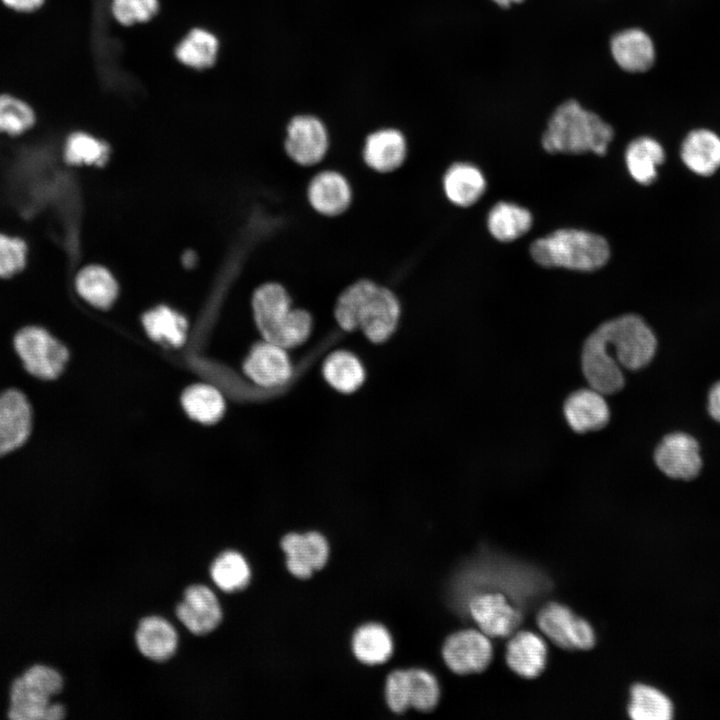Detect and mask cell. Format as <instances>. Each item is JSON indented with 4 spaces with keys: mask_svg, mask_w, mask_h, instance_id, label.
Instances as JSON below:
<instances>
[{
    "mask_svg": "<svg viewBox=\"0 0 720 720\" xmlns=\"http://www.w3.org/2000/svg\"><path fill=\"white\" fill-rule=\"evenodd\" d=\"M376 281L359 278L345 286L337 295L333 306V319L345 332L358 331V315L362 303L373 290Z\"/></svg>",
    "mask_w": 720,
    "mask_h": 720,
    "instance_id": "cell-32",
    "label": "cell"
},
{
    "mask_svg": "<svg viewBox=\"0 0 720 720\" xmlns=\"http://www.w3.org/2000/svg\"><path fill=\"white\" fill-rule=\"evenodd\" d=\"M13 343L26 371L39 379H56L69 359L66 346L42 327L22 328Z\"/></svg>",
    "mask_w": 720,
    "mask_h": 720,
    "instance_id": "cell-6",
    "label": "cell"
},
{
    "mask_svg": "<svg viewBox=\"0 0 720 720\" xmlns=\"http://www.w3.org/2000/svg\"><path fill=\"white\" fill-rule=\"evenodd\" d=\"M605 395L595 389L583 388L572 392L563 404V414L570 428L577 433L598 431L610 419Z\"/></svg>",
    "mask_w": 720,
    "mask_h": 720,
    "instance_id": "cell-20",
    "label": "cell"
},
{
    "mask_svg": "<svg viewBox=\"0 0 720 720\" xmlns=\"http://www.w3.org/2000/svg\"><path fill=\"white\" fill-rule=\"evenodd\" d=\"M531 225V213L524 207L510 202H498L487 216L489 232L495 239L503 242L521 237Z\"/></svg>",
    "mask_w": 720,
    "mask_h": 720,
    "instance_id": "cell-30",
    "label": "cell"
},
{
    "mask_svg": "<svg viewBox=\"0 0 720 720\" xmlns=\"http://www.w3.org/2000/svg\"><path fill=\"white\" fill-rule=\"evenodd\" d=\"M614 136L613 128L577 101L560 104L548 121L542 146L549 153L604 155Z\"/></svg>",
    "mask_w": 720,
    "mask_h": 720,
    "instance_id": "cell-2",
    "label": "cell"
},
{
    "mask_svg": "<svg viewBox=\"0 0 720 720\" xmlns=\"http://www.w3.org/2000/svg\"><path fill=\"white\" fill-rule=\"evenodd\" d=\"M331 146L326 122L312 113L293 115L285 125L283 149L287 157L303 168L317 169Z\"/></svg>",
    "mask_w": 720,
    "mask_h": 720,
    "instance_id": "cell-5",
    "label": "cell"
},
{
    "mask_svg": "<svg viewBox=\"0 0 720 720\" xmlns=\"http://www.w3.org/2000/svg\"><path fill=\"white\" fill-rule=\"evenodd\" d=\"M176 615L191 633L204 635L220 624L223 613L215 593L205 585L195 584L185 590Z\"/></svg>",
    "mask_w": 720,
    "mask_h": 720,
    "instance_id": "cell-17",
    "label": "cell"
},
{
    "mask_svg": "<svg viewBox=\"0 0 720 720\" xmlns=\"http://www.w3.org/2000/svg\"><path fill=\"white\" fill-rule=\"evenodd\" d=\"M32 430V409L17 389L0 393V456L21 447Z\"/></svg>",
    "mask_w": 720,
    "mask_h": 720,
    "instance_id": "cell-16",
    "label": "cell"
},
{
    "mask_svg": "<svg viewBox=\"0 0 720 720\" xmlns=\"http://www.w3.org/2000/svg\"><path fill=\"white\" fill-rule=\"evenodd\" d=\"M546 660L545 641L534 632L520 631L507 644L506 662L521 677H537L544 670Z\"/></svg>",
    "mask_w": 720,
    "mask_h": 720,
    "instance_id": "cell-22",
    "label": "cell"
},
{
    "mask_svg": "<svg viewBox=\"0 0 720 720\" xmlns=\"http://www.w3.org/2000/svg\"><path fill=\"white\" fill-rule=\"evenodd\" d=\"M471 617L488 637H506L517 628L521 615L500 592H482L469 601Z\"/></svg>",
    "mask_w": 720,
    "mask_h": 720,
    "instance_id": "cell-15",
    "label": "cell"
},
{
    "mask_svg": "<svg viewBox=\"0 0 720 720\" xmlns=\"http://www.w3.org/2000/svg\"><path fill=\"white\" fill-rule=\"evenodd\" d=\"M50 696L28 684L22 677L11 688L9 717L14 720H59L65 716L61 704H51Z\"/></svg>",
    "mask_w": 720,
    "mask_h": 720,
    "instance_id": "cell-21",
    "label": "cell"
},
{
    "mask_svg": "<svg viewBox=\"0 0 720 720\" xmlns=\"http://www.w3.org/2000/svg\"><path fill=\"white\" fill-rule=\"evenodd\" d=\"M409 143L403 130L395 126H381L364 138L361 157L368 169L388 175L398 171L406 162Z\"/></svg>",
    "mask_w": 720,
    "mask_h": 720,
    "instance_id": "cell-9",
    "label": "cell"
},
{
    "mask_svg": "<svg viewBox=\"0 0 720 720\" xmlns=\"http://www.w3.org/2000/svg\"><path fill=\"white\" fill-rule=\"evenodd\" d=\"M255 324L263 340L285 349L304 344L314 328L313 314L296 305L287 287L268 280L254 291L251 300Z\"/></svg>",
    "mask_w": 720,
    "mask_h": 720,
    "instance_id": "cell-1",
    "label": "cell"
},
{
    "mask_svg": "<svg viewBox=\"0 0 720 720\" xmlns=\"http://www.w3.org/2000/svg\"><path fill=\"white\" fill-rule=\"evenodd\" d=\"M681 158L692 172L713 174L720 167V137L708 129L691 131L682 143Z\"/></svg>",
    "mask_w": 720,
    "mask_h": 720,
    "instance_id": "cell-25",
    "label": "cell"
},
{
    "mask_svg": "<svg viewBox=\"0 0 720 720\" xmlns=\"http://www.w3.org/2000/svg\"><path fill=\"white\" fill-rule=\"evenodd\" d=\"M79 295L91 305L108 308L117 297L118 286L108 270L91 265L83 268L76 277Z\"/></svg>",
    "mask_w": 720,
    "mask_h": 720,
    "instance_id": "cell-33",
    "label": "cell"
},
{
    "mask_svg": "<svg viewBox=\"0 0 720 720\" xmlns=\"http://www.w3.org/2000/svg\"><path fill=\"white\" fill-rule=\"evenodd\" d=\"M596 329L622 368H644L656 353L657 339L654 332L636 314H625L608 320Z\"/></svg>",
    "mask_w": 720,
    "mask_h": 720,
    "instance_id": "cell-4",
    "label": "cell"
},
{
    "mask_svg": "<svg viewBox=\"0 0 720 720\" xmlns=\"http://www.w3.org/2000/svg\"><path fill=\"white\" fill-rule=\"evenodd\" d=\"M385 697L389 708L396 713L404 712L410 707L407 670H397L389 674L386 680Z\"/></svg>",
    "mask_w": 720,
    "mask_h": 720,
    "instance_id": "cell-42",
    "label": "cell"
},
{
    "mask_svg": "<svg viewBox=\"0 0 720 720\" xmlns=\"http://www.w3.org/2000/svg\"><path fill=\"white\" fill-rule=\"evenodd\" d=\"M210 575L220 590L230 593L242 590L248 585L251 571L242 554L227 550L213 561Z\"/></svg>",
    "mask_w": 720,
    "mask_h": 720,
    "instance_id": "cell-35",
    "label": "cell"
},
{
    "mask_svg": "<svg viewBox=\"0 0 720 720\" xmlns=\"http://www.w3.org/2000/svg\"><path fill=\"white\" fill-rule=\"evenodd\" d=\"M581 368L589 387L604 395L614 394L624 386L622 367L611 354L597 329L583 344Z\"/></svg>",
    "mask_w": 720,
    "mask_h": 720,
    "instance_id": "cell-11",
    "label": "cell"
},
{
    "mask_svg": "<svg viewBox=\"0 0 720 720\" xmlns=\"http://www.w3.org/2000/svg\"><path fill=\"white\" fill-rule=\"evenodd\" d=\"M627 713L633 720H673L674 704L659 687L637 682L630 688Z\"/></svg>",
    "mask_w": 720,
    "mask_h": 720,
    "instance_id": "cell-27",
    "label": "cell"
},
{
    "mask_svg": "<svg viewBox=\"0 0 720 720\" xmlns=\"http://www.w3.org/2000/svg\"><path fill=\"white\" fill-rule=\"evenodd\" d=\"M306 199L315 213L327 218L339 217L353 203V186L340 170L318 167L307 183Z\"/></svg>",
    "mask_w": 720,
    "mask_h": 720,
    "instance_id": "cell-8",
    "label": "cell"
},
{
    "mask_svg": "<svg viewBox=\"0 0 720 720\" xmlns=\"http://www.w3.org/2000/svg\"><path fill=\"white\" fill-rule=\"evenodd\" d=\"M501 7H508L511 3H520L523 0H492Z\"/></svg>",
    "mask_w": 720,
    "mask_h": 720,
    "instance_id": "cell-46",
    "label": "cell"
},
{
    "mask_svg": "<svg viewBox=\"0 0 720 720\" xmlns=\"http://www.w3.org/2000/svg\"><path fill=\"white\" fill-rule=\"evenodd\" d=\"M142 323L147 335L154 341L181 347L187 337L188 323L183 315L168 306H157L143 315Z\"/></svg>",
    "mask_w": 720,
    "mask_h": 720,
    "instance_id": "cell-28",
    "label": "cell"
},
{
    "mask_svg": "<svg viewBox=\"0 0 720 720\" xmlns=\"http://www.w3.org/2000/svg\"><path fill=\"white\" fill-rule=\"evenodd\" d=\"M486 185L482 171L468 161L451 162L441 177L444 197L449 204L460 209L477 203L484 194Z\"/></svg>",
    "mask_w": 720,
    "mask_h": 720,
    "instance_id": "cell-19",
    "label": "cell"
},
{
    "mask_svg": "<svg viewBox=\"0 0 720 720\" xmlns=\"http://www.w3.org/2000/svg\"><path fill=\"white\" fill-rule=\"evenodd\" d=\"M281 548L287 557L288 571L301 579L309 578L314 570L322 568L328 560V543L317 532L289 533L281 540Z\"/></svg>",
    "mask_w": 720,
    "mask_h": 720,
    "instance_id": "cell-18",
    "label": "cell"
},
{
    "mask_svg": "<svg viewBox=\"0 0 720 720\" xmlns=\"http://www.w3.org/2000/svg\"><path fill=\"white\" fill-rule=\"evenodd\" d=\"M35 121V113L28 103L10 94H0V133L21 135Z\"/></svg>",
    "mask_w": 720,
    "mask_h": 720,
    "instance_id": "cell-37",
    "label": "cell"
},
{
    "mask_svg": "<svg viewBox=\"0 0 720 720\" xmlns=\"http://www.w3.org/2000/svg\"><path fill=\"white\" fill-rule=\"evenodd\" d=\"M135 639L141 654L157 662L172 657L178 646V635L174 626L160 616L143 618L139 622Z\"/></svg>",
    "mask_w": 720,
    "mask_h": 720,
    "instance_id": "cell-24",
    "label": "cell"
},
{
    "mask_svg": "<svg viewBox=\"0 0 720 720\" xmlns=\"http://www.w3.org/2000/svg\"><path fill=\"white\" fill-rule=\"evenodd\" d=\"M530 254L543 267L594 271L606 264L610 249L598 234L567 228L536 239L530 246Z\"/></svg>",
    "mask_w": 720,
    "mask_h": 720,
    "instance_id": "cell-3",
    "label": "cell"
},
{
    "mask_svg": "<svg viewBox=\"0 0 720 720\" xmlns=\"http://www.w3.org/2000/svg\"><path fill=\"white\" fill-rule=\"evenodd\" d=\"M610 48L616 63L628 72L646 71L655 61L654 44L640 29L631 28L615 34Z\"/></svg>",
    "mask_w": 720,
    "mask_h": 720,
    "instance_id": "cell-23",
    "label": "cell"
},
{
    "mask_svg": "<svg viewBox=\"0 0 720 720\" xmlns=\"http://www.w3.org/2000/svg\"><path fill=\"white\" fill-rule=\"evenodd\" d=\"M158 10L157 0H113L115 18L124 25L149 20Z\"/></svg>",
    "mask_w": 720,
    "mask_h": 720,
    "instance_id": "cell-41",
    "label": "cell"
},
{
    "mask_svg": "<svg viewBox=\"0 0 720 720\" xmlns=\"http://www.w3.org/2000/svg\"><path fill=\"white\" fill-rule=\"evenodd\" d=\"M538 627L554 644L565 649H589L595 643L590 624L564 605L549 603L537 616Z\"/></svg>",
    "mask_w": 720,
    "mask_h": 720,
    "instance_id": "cell-10",
    "label": "cell"
},
{
    "mask_svg": "<svg viewBox=\"0 0 720 720\" xmlns=\"http://www.w3.org/2000/svg\"><path fill=\"white\" fill-rule=\"evenodd\" d=\"M654 460L664 475L676 480H692L702 467L697 440L684 432L666 435L655 449Z\"/></svg>",
    "mask_w": 720,
    "mask_h": 720,
    "instance_id": "cell-12",
    "label": "cell"
},
{
    "mask_svg": "<svg viewBox=\"0 0 720 720\" xmlns=\"http://www.w3.org/2000/svg\"><path fill=\"white\" fill-rule=\"evenodd\" d=\"M27 246L17 237L0 233V277L9 278L26 264Z\"/></svg>",
    "mask_w": 720,
    "mask_h": 720,
    "instance_id": "cell-40",
    "label": "cell"
},
{
    "mask_svg": "<svg viewBox=\"0 0 720 720\" xmlns=\"http://www.w3.org/2000/svg\"><path fill=\"white\" fill-rule=\"evenodd\" d=\"M403 305L398 294L377 282L361 305L358 331L372 343L390 339L400 326Z\"/></svg>",
    "mask_w": 720,
    "mask_h": 720,
    "instance_id": "cell-7",
    "label": "cell"
},
{
    "mask_svg": "<svg viewBox=\"0 0 720 720\" xmlns=\"http://www.w3.org/2000/svg\"><path fill=\"white\" fill-rule=\"evenodd\" d=\"M243 371L255 384L275 388L286 384L293 375V365L287 349L263 340L248 353Z\"/></svg>",
    "mask_w": 720,
    "mask_h": 720,
    "instance_id": "cell-14",
    "label": "cell"
},
{
    "mask_svg": "<svg viewBox=\"0 0 720 720\" xmlns=\"http://www.w3.org/2000/svg\"><path fill=\"white\" fill-rule=\"evenodd\" d=\"M408 671L410 706L419 711H430L438 703L440 689L436 678L421 669Z\"/></svg>",
    "mask_w": 720,
    "mask_h": 720,
    "instance_id": "cell-39",
    "label": "cell"
},
{
    "mask_svg": "<svg viewBox=\"0 0 720 720\" xmlns=\"http://www.w3.org/2000/svg\"><path fill=\"white\" fill-rule=\"evenodd\" d=\"M446 665L457 674L483 671L493 655L489 637L480 630H462L448 637L442 649Z\"/></svg>",
    "mask_w": 720,
    "mask_h": 720,
    "instance_id": "cell-13",
    "label": "cell"
},
{
    "mask_svg": "<svg viewBox=\"0 0 720 720\" xmlns=\"http://www.w3.org/2000/svg\"><path fill=\"white\" fill-rule=\"evenodd\" d=\"M707 408L710 416L720 423V381L709 390Z\"/></svg>",
    "mask_w": 720,
    "mask_h": 720,
    "instance_id": "cell-44",
    "label": "cell"
},
{
    "mask_svg": "<svg viewBox=\"0 0 720 720\" xmlns=\"http://www.w3.org/2000/svg\"><path fill=\"white\" fill-rule=\"evenodd\" d=\"M108 154L107 146L96 138L77 132L66 141L64 156L69 164H102Z\"/></svg>",
    "mask_w": 720,
    "mask_h": 720,
    "instance_id": "cell-38",
    "label": "cell"
},
{
    "mask_svg": "<svg viewBox=\"0 0 720 720\" xmlns=\"http://www.w3.org/2000/svg\"><path fill=\"white\" fill-rule=\"evenodd\" d=\"M45 0H2L8 7L18 12H33L39 9Z\"/></svg>",
    "mask_w": 720,
    "mask_h": 720,
    "instance_id": "cell-45",
    "label": "cell"
},
{
    "mask_svg": "<svg viewBox=\"0 0 720 720\" xmlns=\"http://www.w3.org/2000/svg\"><path fill=\"white\" fill-rule=\"evenodd\" d=\"M181 403L186 414L202 424H214L225 411L222 394L208 384H195L182 394Z\"/></svg>",
    "mask_w": 720,
    "mask_h": 720,
    "instance_id": "cell-31",
    "label": "cell"
},
{
    "mask_svg": "<svg viewBox=\"0 0 720 720\" xmlns=\"http://www.w3.org/2000/svg\"><path fill=\"white\" fill-rule=\"evenodd\" d=\"M322 375L334 390L344 394L357 391L366 378L362 362L348 350L330 353L322 364Z\"/></svg>",
    "mask_w": 720,
    "mask_h": 720,
    "instance_id": "cell-26",
    "label": "cell"
},
{
    "mask_svg": "<svg viewBox=\"0 0 720 720\" xmlns=\"http://www.w3.org/2000/svg\"><path fill=\"white\" fill-rule=\"evenodd\" d=\"M22 678L48 696L57 694L63 686L61 675L56 670L44 665L31 667L24 673Z\"/></svg>",
    "mask_w": 720,
    "mask_h": 720,
    "instance_id": "cell-43",
    "label": "cell"
},
{
    "mask_svg": "<svg viewBox=\"0 0 720 720\" xmlns=\"http://www.w3.org/2000/svg\"><path fill=\"white\" fill-rule=\"evenodd\" d=\"M353 652L358 660L375 665L387 661L393 651V642L388 630L380 624L361 626L353 636Z\"/></svg>",
    "mask_w": 720,
    "mask_h": 720,
    "instance_id": "cell-34",
    "label": "cell"
},
{
    "mask_svg": "<svg viewBox=\"0 0 720 720\" xmlns=\"http://www.w3.org/2000/svg\"><path fill=\"white\" fill-rule=\"evenodd\" d=\"M218 41L210 32L203 29H193L179 43L176 56L183 64L204 69L212 66L216 60Z\"/></svg>",
    "mask_w": 720,
    "mask_h": 720,
    "instance_id": "cell-36",
    "label": "cell"
},
{
    "mask_svg": "<svg viewBox=\"0 0 720 720\" xmlns=\"http://www.w3.org/2000/svg\"><path fill=\"white\" fill-rule=\"evenodd\" d=\"M663 147L655 139L639 137L626 148L625 162L632 178L643 185L651 184L657 177V168L663 163Z\"/></svg>",
    "mask_w": 720,
    "mask_h": 720,
    "instance_id": "cell-29",
    "label": "cell"
}]
</instances>
